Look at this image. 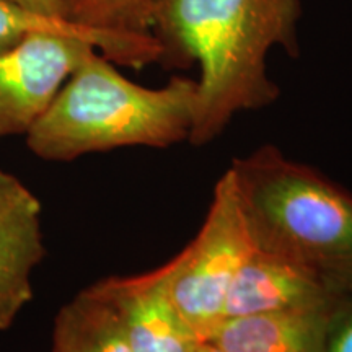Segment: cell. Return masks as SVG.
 Listing matches in <instances>:
<instances>
[{"label": "cell", "instance_id": "1", "mask_svg": "<svg viewBox=\"0 0 352 352\" xmlns=\"http://www.w3.org/2000/svg\"><path fill=\"white\" fill-rule=\"evenodd\" d=\"M300 15V0H157L151 33L162 64L201 67L189 142L208 144L235 114L277 100L266 57L274 46L298 56Z\"/></svg>", "mask_w": 352, "mask_h": 352}, {"label": "cell", "instance_id": "2", "mask_svg": "<svg viewBox=\"0 0 352 352\" xmlns=\"http://www.w3.org/2000/svg\"><path fill=\"white\" fill-rule=\"evenodd\" d=\"M196 107L197 80L175 77L162 88L140 87L95 50L26 132V145L47 162L138 145L170 147L189 140Z\"/></svg>", "mask_w": 352, "mask_h": 352}, {"label": "cell", "instance_id": "3", "mask_svg": "<svg viewBox=\"0 0 352 352\" xmlns=\"http://www.w3.org/2000/svg\"><path fill=\"white\" fill-rule=\"evenodd\" d=\"M230 171L256 248L352 294V195L311 166L263 145Z\"/></svg>", "mask_w": 352, "mask_h": 352}, {"label": "cell", "instance_id": "4", "mask_svg": "<svg viewBox=\"0 0 352 352\" xmlns=\"http://www.w3.org/2000/svg\"><path fill=\"white\" fill-rule=\"evenodd\" d=\"M256 250L230 168L215 184L196 239L168 266L170 294L202 342L226 320V300L236 272Z\"/></svg>", "mask_w": 352, "mask_h": 352}, {"label": "cell", "instance_id": "5", "mask_svg": "<svg viewBox=\"0 0 352 352\" xmlns=\"http://www.w3.org/2000/svg\"><path fill=\"white\" fill-rule=\"evenodd\" d=\"M95 50L98 44L82 34L36 32L0 51V139L26 135Z\"/></svg>", "mask_w": 352, "mask_h": 352}, {"label": "cell", "instance_id": "6", "mask_svg": "<svg viewBox=\"0 0 352 352\" xmlns=\"http://www.w3.org/2000/svg\"><path fill=\"white\" fill-rule=\"evenodd\" d=\"M120 316L132 352H197L202 341L176 308L168 266L96 283Z\"/></svg>", "mask_w": 352, "mask_h": 352}, {"label": "cell", "instance_id": "7", "mask_svg": "<svg viewBox=\"0 0 352 352\" xmlns=\"http://www.w3.org/2000/svg\"><path fill=\"white\" fill-rule=\"evenodd\" d=\"M43 206L15 175L0 168V331L32 302V277L44 258Z\"/></svg>", "mask_w": 352, "mask_h": 352}, {"label": "cell", "instance_id": "8", "mask_svg": "<svg viewBox=\"0 0 352 352\" xmlns=\"http://www.w3.org/2000/svg\"><path fill=\"white\" fill-rule=\"evenodd\" d=\"M346 296L349 294H341L314 271L256 248L241 264L230 285L226 300V320L329 305Z\"/></svg>", "mask_w": 352, "mask_h": 352}, {"label": "cell", "instance_id": "9", "mask_svg": "<svg viewBox=\"0 0 352 352\" xmlns=\"http://www.w3.org/2000/svg\"><path fill=\"white\" fill-rule=\"evenodd\" d=\"M344 298L329 305L227 318L210 342L222 352H323Z\"/></svg>", "mask_w": 352, "mask_h": 352}, {"label": "cell", "instance_id": "10", "mask_svg": "<svg viewBox=\"0 0 352 352\" xmlns=\"http://www.w3.org/2000/svg\"><path fill=\"white\" fill-rule=\"evenodd\" d=\"M51 352H132L120 316L96 284L57 311Z\"/></svg>", "mask_w": 352, "mask_h": 352}, {"label": "cell", "instance_id": "11", "mask_svg": "<svg viewBox=\"0 0 352 352\" xmlns=\"http://www.w3.org/2000/svg\"><path fill=\"white\" fill-rule=\"evenodd\" d=\"M36 32L74 33L91 38L98 51L111 63L140 69L153 63H162L164 50L153 34L148 36H116L80 28L65 20L34 15L8 0H0V51L15 46L28 34Z\"/></svg>", "mask_w": 352, "mask_h": 352}, {"label": "cell", "instance_id": "12", "mask_svg": "<svg viewBox=\"0 0 352 352\" xmlns=\"http://www.w3.org/2000/svg\"><path fill=\"white\" fill-rule=\"evenodd\" d=\"M157 0H59L63 19L90 32L148 36Z\"/></svg>", "mask_w": 352, "mask_h": 352}, {"label": "cell", "instance_id": "13", "mask_svg": "<svg viewBox=\"0 0 352 352\" xmlns=\"http://www.w3.org/2000/svg\"><path fill=\"white\" fill-rule=\"evenodd\" d=\"M323 352H352V294L342 300Z\"/></svg>", "mask_w": 352, "mask_h": 352}, {"label": "cell", "instance_id": "14", "mask_svg": "<svg viewBox=\"0 0 352 352\" xmlns=\"http://www.w3.org/2000/svg\"><path fill=\"white\" fill-rule=\"evenodd\" d=\"M25 10L34 13V15L46 16V19H63V8H60L59 0H8Z\"/></svg>", "mask_w": 352, "mask_h": 352}, {"label": "cell", "instance_id": "15", "mask_svg": "<svg viewBox=\"0 0 352 352\" xmlns=\"http://www.w3.org/2000/svg\"><path fill=\"white\" fill-rule=\"evenodd\" d=\"M197 352H222V351H220L219 347L214 344V342L206 341V342H202L201 347H199V351H197Z\"/></svg>", "mask_w": 352, "mask_h": 352}]
</instances>
